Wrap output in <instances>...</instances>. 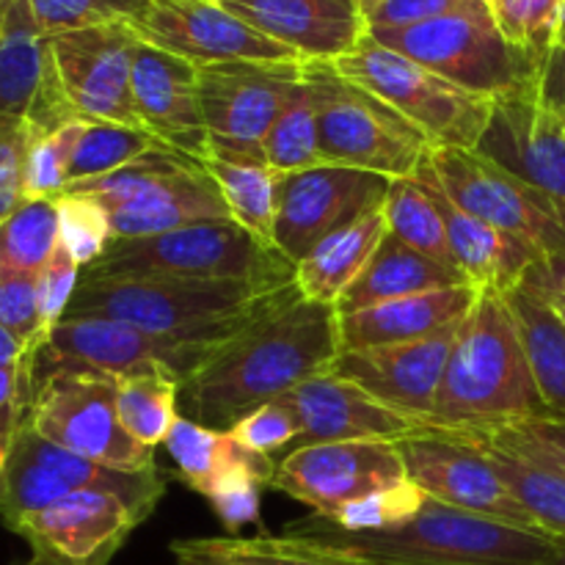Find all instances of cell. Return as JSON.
<instances>
[{
    "label": "cell",
    "instance_id": "cell-48",
    "mask_svg": "<svg viewBox=\"0 0 565 565\" xmlns=\"http://www.w3.org/2000/svg\"><path fill=\"white\" fill-rule=\"evenodd\" d=\"M230 434L235 436L241 445H246L248 450L274 458V452L296 445L298 425L290 408H287L285 403L274 401L254 408V412L246 414L243 419H237V423L230 428Z\"/></svg>",
    "mask_w": 565,
    "mask_h": 565
},
{
    "label": "cell",
    "instance_id": "cell-50",
    "mask_svg": "<svg viewBox=\"0 0 565 565\" xmlns=\"http://www.w3.org/2000/svg\"><path fill=\"white\" fill-rule=\"evenodd\" d=\"M489 6L483 0H381L364 22L367 31H397V28L423 25V22L439 20V17L456 14V11Z\"/></svg>",
    "mask_w": 565,
    "mask_h": 565
},
{
    "label": "cell",
    "instance_id": "cell-39",
    "mask_svg": "<svg viewBox=\"0 0 565 565\" xmlns=\"http://www.w3.org/2000/svg\"><path fill=\"white\" fill-rule=\"evenodd\" d=\"M154 147H160V141L149 130L116 125V121L86 119L81 138H77L75 154H72L70 182L66 185L110 174V171L138 160L141 154L152 152Z\"/></svg>",
    "mask_w": 565,
    "mask_h": 565
},
{
    "label": "cell",
    "instance_id": "cell-27",
    "mask_svg": "<svg viewBox=\"0 0 565 565\" xmlns=\"http://www.w3.org/2000/svg\"><path fill=\"white\" fill-rule=\"evenodd\" d=\"M166 450L177 461V478L202 497L215 494L232 480L252 478L274 486L279 461L248 450L230 430H215L188 417H177L166 436Z\"/></svg>",
    "mask_w": 565,
    "mask_h": 565
},
{
    "label": "cell",
    "instance_id": "cell-6",
    "mask_svg": "<svg viewBox=\"0 0 565 565\" xmlns=\"http://www.w3.org/2000/svg\"><path fill=\"white\" fill-rule=\"evenodd\" d=\"M303 77L318 110V138L326 163L353 166L390 180L417 174L430 138L373 92L348 81L331 61H307Z\"/></svg>",
    "mask_w": 565,
    "mask_h": 565
},
{
    "label": "cell",
    "instance_id": "cell-18",
    "mask_svg": "<svg viewBox=\"0 0 565 565\" xmlns=\"http://www.w3.org/2000/svg\"><path fill=\"white\" fill-rule=\"evenodd\" d=\"M141 519L108 491H75L11 524L36 565H110Z\"/></svg>",
    "mask_w": 565,
    "mask_h": 565
},
{
    "label": "cell",
    "instance_id": "cell-8",
    "mask_svg": "<svg viewBox=\"0 0 565 565\" xmlns=\"http://www.w3.org/2000/svg\"><path fill=\"white\" fill-rule=\"evenodd\" d=\"M331 64L348 81L359 83L401 110L430 138L434 147L478 149L491 121L494 99L445 81L408 55L384 47L373 36H364L351 53Z\"/></svg>",
    "mask_w": 565,
    "mask_h": 565
},
{
    "label": "cell",
    "instance_id": "cell-29",
    "mask_svg": "<svg viewBox=\"0 0 565 565\" xmlns=\"http://www.w3.org/2000/svg\"><path fill=\"white\" fill-rule=\"evenodd\" d=\"M458 285H469L458 270L445 268L436 259L425 257L417 248L406 246V243L386 232L384 241L379 243L375 254L370 257L367 268L359 274V279L337 301V315L359 312V309L375 307V303Z\"/></svg>",
    "mask_w": 565,
    "mask_h": 565
},
{
    "label": "cell",
    "instance_id": "cell-41",
    "mask_svg": "<svg viewBox=\"0 0 565 565\" xmlns=\"http://www.w3.org/2000/svg\"><path fill=\"white\" fill-rule=\"evenodd\" d=\"M461 434L478 436L511 456L539 463L565 478V423L561 419H524V423L489 430H461Z\"/></svg>",
    "mask_w": 565,
    "mask_h": 565
},
{
    "label": "cell",
    "instance_id": "cell-54",
    "mask_svg": "<svg viewBox=\"0 0 565 565\" xmlns=\"http://www.w3.org/2000/svg\"><path fill=\"white\" fill-rule=\"evenodd\" d=\"M28 406H31V403H17V406L6 408V412L0 414V480H3L6 467H9L17 436H20L22 425H25L28 419Z\"/></svg>",
    "mask_w": 565,
    "mask_h": 565
},
{
    "label": "cell",
    "instance_id": "cell-28",
    "mask_svg": "<svg viewBox=\"0 0 565 565\" xmlns=\"http://www.w3.org/2000/svg\"><path fill=\"white\" fill-rule=\"evenodd\" d=\"M50 77V42L28 0H0V121L31 119Z\"/></svg>",
    "mask_w": 565,
    "mask_h": 565
},
{
    "label": "cell",
    "instance_id": "cell-58",
    "mask_svg": "<svg viewBox=\"0 0 565 565\" xmlns=\"http://www.w3.org/2000/svg\"><path fill=\"white\" fill-rule=\"evenodd\" d=\"M565 44V0L561 6V20H557V31H555V47H563Z\"/></svg>",
    "mask_w": 565,
    "mask_h": 565
},
{
    "label": "cell",
    "instance_id": "cell-47",
    "mask_svg": "<svg viewBox=\"0 0 565 565\" xmlns=\"http://www.w3.org/2000/svg\"><path fill=\"white\" fill-rule=\"evenodd\" d=\"M42 132L28 119L0 121V221L25 202V171L33 141Z\"/></svg>",
    "mask_w": 565,
    "mask_h": 565
},
{
    "label": "cell",
    "instance_id": "cell-63",
    "mask_svg": "<svg viewBox=\"0 0 565 565\" xmlns=\"http://www.w3.org/2000/svg\"><path fill=\"white\" fill-rule=\"evenodd\" d=\"M33 563H36V561H33Z\"/></svg>",
    "mask_w": 565,
    "mask_h": 565
},
{
    "label": "cell",
    "instance_id": "cell-22",
    "mask_svg": "<svg viewBox=\"0 0 565 565\" xmlns=\"http://www.w3.org/2000/svg\"><path fill=\"white\" fill-rule=\"evenodd\" d=\"M298 425V447L323 441L386 439L397 441L425 425L375 403L367 392L334 373L315 375L279 397Z\"/></svg>",
    "mask_w": 565,
    "mask_h": 565
},
{
    "label": "cell",
    "instance_id": "cell-43",
    "mask_svg": "<svg viewBox=\"0 0 565 565\" xmlns=\"http://www.w3.org/2000/svg\"><path fill=\"white\" fill-rule=\"evenodd\" d=\"M44 36L83 31V28L132 22L147 0H28Z\"/></svg>",
    "mask_w": 565,
    "mask_h": 565
},
{
    "label": "cell",
    "instance_id": "cell-2",
    "mask_svg": "<svg viewBox=\"0 0 565 565\" xmlns=\"http://www.w3.org/2000/svg\"><path fill=\"white\" fill-rule=\"evenodd\" d=\"M303 292L290 285L177 279V276H81L64 318H110L154 334L221 348Z\"/></svg>",
    "mask_w": 565,
    "mask_h": 565
},
{
    "label": "cell",
    "instance_id": "cell-13",
    "mask_svg": "<svg viewBox=\"0 0 565 565\" xmlns=\"http://www.w3.org/2000/svg\"><path fill=\"white\" fill-rule=\"evenodd\" d=\"M390 185V177L337 163L276 174L274 246L303 263L326 237L384 207Z\"/></svg>",
    "mask_w": 565,
    "mask_h": 565
},
{
    "label": "cell",
    "instance_id": "cell-38",
    "mask_svg": "<svg viewBox=\"0 0 565 565\" xmlns=\"http://www.w3.org/2000/svg\"><path fill=\"white\" fill-rule=\"evenodd\" d=\"M58 243L55 199H25L9 218L0 221V268L39 274Z\"/></svg>",
    "mask_w": 565,
    "mask_h": 565
},
{
    "label": "cell",
    "instance_id": "cell-9",
    "mask_svg": "<svg viewBox=\"0 0 565 565\" xmlns=\"http://www.w3.org/2000/svg\"><path fill=\"white\" fill-rule=\"evenodd\" d=\"M425 163L458 207L522 241L539 263L565 254V204L555 196L478 149L434 147Z\"/></svg>",
    "mask_w": 565,
    "mask_h": 565
},
{
    "label": "cell",
    "instance_id": "cell-31",
    "mask_svg": "<svg viewBox=\"0 0 565 565\" xmlns=\"http://www.w3.org/2000/svg\"><path fill=\"white\" fill-rule=\"evenodd\" d=\"M177 565H370L334 546L298 535L180 539L169 546Z\"/></svg>",
    "mask_w": 565,
    "mask_h": 565
},
{
    "label": "cell",
    "instance_id": "cell-56",
    "mask_svg": "<svg viewBox=\"0 0 565 565\" xmlns=\"http://www.w3.org/2000/svg\"><path fill=\"white\" fill-rule=\"evenodd\" d=\"M31 356L33 353L28 351V348L22 345V342L17 340L9 329H3V326H0V370L22 367V364L31 362Z\"/></svg>",
    "mask_w": 565,
    "mask_h": 565
},
{
    "label": "cell",
    "instance_id": "cell-61",
    "mask_svg": "<svg viewBox=\"0 0 565 565\" xmlns=\"http://www.w3.org/2000/svg\"><path fill=\"white\" fill-rule=\"evenodd\" d=\"M483 3H489V9H491V6H494V3H497V0H483Z\"/></svg>",
    "mask_w": 565,
    "mask_h": 565
},
{
    "label": "cell",
    "instance_id": "cell-35",
    "mask_svg": "<svg viewBox=\"0 0 565 565\" xmlns=\"http://www.w3.org/2000/svg\"><path fill=\"white\" fill-rule=\"evenodd\" d=\"M384 218L386 232L403 241L406 246L417 248L425 257L436 259L445 268H456L450 254V243H447L445 221H441L436 199L428 185L417 180V177H406V180H392L390 193L384 202ZM461 274V270H458Z\"/></svg>",
    "mask_w": 565,
    "mask_h": 565
},
{
    "label": "cell",
    "instance_id": "cell-15",
    "mask_svg": "<svg viewBox=\"0 0 565 565\" xmlns=\"http://www.w3.org/2000/svg\"><path fill=\"white\" fill-rule=\"evenodd\" d=\"M406 480L397 441L356 439L296 447L276 467L274 489L312 508L315 516L331 519L351 502Z\"/></svg>",
    "mask_w": 565,
    "mask_h": 565
},
{
    "label": "cell",
    "instance_id": "cell-23",
    "mask_svg": "<svg viewBox=\"0 0 565 565\" xmlns=\"http://www.w3.org/2000/svg\"><path fill=\"white\" fill-rule=\"evenodd\" d=\"M254 31L296 50L303 61H337L364 36L359 0H215Z\"/></svg>",
    "mask_w": 565,
    "mask_h": 565
},
{
    "label": "cell",
    "instance_id": "cell-10",
    "mask_svg": "<svg viewBox=\"0 0 565 565\" xmlns=\"http://www.w3.org/2000/svg\"><path fill=\"white\" fill-rule=\"evenodd\" d=\"M218 348L154 334L110 318H64L50 329L31 356V381L53 373H92L125 379L149 367H166L185 384Z\"/></svg>",
    "mask_w": 565,
    "mask_h": 565
},
{
    "label": "cell",
    "instance_id": "cell-36",
    "mask_svg": "<svg viewBox=\"0 0 565 565\" xmlns=\"http://www.w3.org/2000/svg\"><path fill=\"white\" fill-rule=\"evenodd\" d=\"M472 436V434H467ZM489 456L491 467L502 478V483L513 491L524 511L535 519L544 533L555 535V539H565V478L563 475L552 472V469L539 467L533 461L511 456V452L500 450V447L489 445V441L472 436Z\"/></svg>",
    "mask_w": 565,
    "mask_h": 565
},
{
    "label": "cell",
    "instance_id": "cell-12",
    "mask_svg": "<svg viewBox=\"0 0 565 565\" xmlns=\"http://www.w3.org/2000/svg\"><path fill=\"white\" fill-rule=\"evenodd\" d=\"M28 425L42 439L121 472L154 469V450L132 439L116 412V381L92 373H53L33 384Z\"/></svg>",
    "mask_w": 565,
    "mask_h": 565
},
{
    "label": "cell",
    "instance_id": "cell-59",
    "mask_svg": "<svg viewBox=\"0 0 565 565\" xmlns=\"http://www.w3.org/2000/svg\"><path fill=\"white\" fill-rule=\"evenodd\" d=\"M550 565H565V539H557V544H555V557H552Z\"/></svg>",
    "mask_w": 565,
    "mask_h": 565
},
{
    "label": "cell",
    "instance_id": "cell-32",
    "mask_svg": "<svg viewBox=\"0 0 565 565\" xmlns=\"http://www.w3.org/2000/svg\"><path fill=\"white\" fill-rule=\"evenodd\" d=\"M384 235L386 218L384 207H381L326 237L303 263L296 265V281L303 298L337 307L342 292L367 268L370 257L384 241Z\"/></svg>",
    "mask_w": 565,
    "mask_h": 565
},
{
    "label": "cell",
    "instance_id": "cell-24",
    "mask_svg": "<svg viewBox=\"0 0 565 565\" xmlns=\"http://www.w3.org/2000/svg\"><path fill=\"white\" fill-rule=\"evenodd\" d=\"M428 158V154H425ZM417 177L423 185L430 188L436 199V207H439L441 221H445L447 230V243H450V254L456 268L461 270L463 279L469 281L478 290H500L508 292L524 281L527 270L539 263L533 252L524 246L516 237L505 235L497 226L486 224L478 215L467 213V210L458 207L450 196L445 193V188L439 185V180L434 177V171L428 169V163H419Z\"/></svg>",
    "mask_w": 565,
    "mask_h": 565
},
{
    "label": "cell",
    "instance_id": "cell-4",
    "mask_svg": "<svg viewBox=\"0 0 565 565\" xmlns=\"http://www.w3.org/2000/svg\"><path fill=\"white\" fill-rule=\"evenodd\" d=\"M287 535L318 541L370 565H550L557 539L425 500L408 522L375 533H348L320 516L292 522Z\"/></svg>",
    "mask_w": 565,
    "mask_h": 565
},
{
    "label": "cell",
    "instance_id": "cell-1",
    "mask_svg": "<svg viewBox=\"0 0 565 565\" xmlns=\"http://www.w3.org/2000/svg\"><path fill=\"white\" fill-rule=\"evenodd\" d=\"M340 351L337 307L301 296L221 345L180 386L185 417L230 430L254 408L329 373Z\"/></svg>",
    "mask_w": 565,
    "mask_h": 565
},
{
    "label": "cell",
    "instance_id": "cell-17",
    "mask_svg": "<svg viewBox=\"0 0 565 565\" xmlns=\"http://www.w3.org/2000/svg\"><path fill=\"white\" fill-rule=\"evenodd\" d=\"M127 25L141 42L196 66L226 61H303L296 50L254 31L215 0H147L141 14Z\"/></svg>",
    "mask_w": 565,
    "mask_h": 565
},
{
    "label": "cell",
    "instance_id": "cell-45",
    "mask_svg": "<svg viewBox=\"0 0 565 565\" xmlns=\"http://www.w3.org/2000/svg\"><path fill=\"white\" fill-rule=\"evenodd\" d=\"M561 6L563 0H497L491 14L505 39L546 58L555 47Z\"/></svg>",
    "mask_w": 565,
    "mask_h": 565
},
{
    "label": "cell",
    "instance_id": "cell-42",
    "mask_svg": "<svg viewBox=\"0 0 565 565\" xmlns=\"http://www.w3.org/2000/svg\"><path fill=\"white\" fill-rule=\"evenodd\" d=\"M86 119H72L55 130L42 132L33 141L28 154L25 196L28 199H55L70 182V163L75 154Z\"/></svg>",
    "mask_w": 565,
    "mask_h": 565
},
{
    "label": "cell",
    "instance_id": "cell-44",
    "mask_svg": "<svg viewBox=\"0 0 565 565\" xmlns=\"http://www.w3.org/2000/svg\"><path fill=\"white\" fill-rule=\"evenodd\" d=\"M425 500H428L425 491L417 489L412 480H406V483L375 491V494H367L362 497V500L351 502V505L337 511L334 516L326 519V522H331L340 530H348V533H375V530H390L408 522V519H414L423 511Z\"/></svg>",
    "mask_w": 565,
    "mask_h": 565
},
{
    "label": "cell",
    "instance_id": "cell-19",
    "mask_svg": "<svg viewBox=\"0 0 565 565\" xmlns=\"http://www.w3.org/2000/svg\"><path fill=\"white\" fill-rule=\"evenodd\" d=\"M458 329L461 326H452L441 334L401 345L340 351L329 373L351 381L381 406L428 425Z\"/></svg>",
    "mask_w": 565,
    "mask_h": 565
},
{
    "label": "cell",
    "instance_id": "cell-7",
    "mask_svg": "<svg viewBox=\"0 0 565 565\" xmlns=\"http://www.w3.org/2000/svg\"><path fill=\"white\" fill-rule=\"evenodd\" d=\"M367 36L428 66L445 81L489 99L535 88L544 66L541 55L505 39L489 6L397 31H367Z\"/></svg>",
    "mask_w": 565,
    "mask_h": 565
},
{
    "label": "cell",
    "instance_id": "cell-34",
    "mask_svg": "<svg viewBox=\"0 0 565 565\" xmlns=\"http://www.w3.org/2000/svg\"><path fill=\"white\" fill-rule=\"evenodd\" d=\"M204 171L215 180L221 196L235 224L257 235L259 241L274 243L276 226V174L265 163L254 160H226L207 158L202 160Z\"/></svg>",
    "mask_w": 565,
    "mask_h": 565
},
{
    "label": "cell",
    "instance_id": "cell-5",
    "mask_svg": "<svg viewBox=\"0 0 565 565\" xmlns=\"http://www.w3.org/2000/svg\"><path fill=\"white\" fill-rule=\"evenodd\" d=\"M92 279L114 276H177V279L290 285L296 263L274 243L259 241L235 221L185 226L141 241H114L94 265L81 270Z\"/></svg>",
    "mask_w": 565,
    "mask_h": 565
},
{
    "label": "cell",
    "instance_id": "cell-30",
    "mask_svg": "<svg viewBox=\"0 0 565 565\" xmlns=\"http://www.w3.org/2000/svg\"><path fill=\"white\" fill-rule=\"evenodd\" d=\"M502 296L516 320L519 340L546 408V419L565 423V320L546 301L544 292L527 281H519Z\"/></svg>",
    "mask_w": 565,
    "mask_h": 565
},
{
    "label": "cell",
    "instance_id": "cell-21",
    "mask_svg": "<svg viewBox=\"0 0 565 565\" xmlns=\"http://www.w3.org/2000/svg\"><path fill=\"white\" fill-rule=\"evenodd\" d=\"M535 88L494 99L478 152L565 204V121L541 105Z\"/></svg>",
    "mask_w": 565,
    "mask_h": 565
},
{
    "label": "cell",
    "instance_id": "cell-40",
    "mask_svg": "<svg viewBox=\"0 0 565 565\" xmlns=\"http://www.w3.org/2000/svg\"><path fill=\"white\" fill-rule=\"evenodd\" d=\"M55 207H58L61 246L81 265V270L97 263L114 243L108 210L94 199L72 196V193H58Z\"/></svg>",
    "mask_w": 565,
    "mask_h": 565
},
{
    "label": "cell",
    "instance_id": "cell-11",
    "mask_svg": "<svg viewBox=\"0 0 565 565\" xmlns=\"http://www.w3.org/2000/svg\"><path fill=\"white\" fill-rule=\"evenodd\" d=\"M307 61H226L196 66L207 154L263 160V138L303 86Z\"/></svg>",
    "mask_w": 565,
    "mask_h": 565
},
{
    "label": "cell",
    "instance_id": "cell-62",
    "mask_svg": "<svg viewBox=\"0 0 565 565\" xmlns=\"http://www.w3.org/2000/svg\"><path fill=\"white\" fill-rule=\"evenodd\" d=\"M28 565H36V563H33V561H31V563H28Z\"/></svg>",
    "mask_w": 565,
    "mask_h": 565
},
{
    "label": "cell",
    "instance_id": "cell-25",
    "mask_svg": "<svg viewBox=\"0 0 565 565\" xmlns=\"http://www.w3.org/2000/svg\"><path fill=\"white\" fill-rule=\"evenodd\" d=\"M478 287L472 285H458L340 315V348L362 351V348L401 345V342L441 334L463 323L478 301Z\"/></svg>",
    "mask_w": 565,
    "mask_h": 565
},
{
    "label": "cell",
    "instance_id": "cell-46",
    "mask_svg": "<svg viewBox=\"0 0 565 565\" xmlns=\"http://www.w3.org/2000/svg\"><path fill=\"white\" fill-rule=\"evenodd\" d=\"M0 326L9 329L31 353L42 345L47 329L39 312L36 274L0 268Z\"/></svg>",
    "mask_w": 565,
    "mask_h": 565
},
{
    "label": "cell",
    "instance_id": "cell-14",
    "mask_svg": "<svg viewBox=\"0 0 565 565\" xmlns=\"http://www.w3.org/2000/svg\"><path fill=\"white\" fill-rule=\"evenodd\" d=\"M397 450L406 463L408 480L430 500L475 516L544 533L502 483L486 450L472 436L425 425L417 434L397 439Z\"/></svg>",
    "mask_w": 565,
    "mask_h": 565
},
{
    "label": "cell",
    "instance_id": "cell-33",
    "mask_svg": "<svg viewBox=\"0 0 565 565\" xmlns=\"http://www.w3.org/2000/svg\"><path fill=\"white\" fill-rule=\"evenodd\" d=\"M180 381L166 367L138 370L116 381V412L127 434L143 447L166 445L171 425L177 423Z\"/></svg>",
    "mask_w": 565,
    "mask_h": 565
},
{
    "label": "cell",
    "instance_id": "cell-3",
    "mask_svg": "<svg viewBox=\"0 0 565 565\" xmlns=\"http://www.w3.org/2000/svg\"><path fill=\"white\" fill-rule=\"evenodd\" d=\"M516 320L500 290H480L441 375L430 428L489 430L544 419Z\"/></svg>",
    "mask_w": 565,
    "mask_h": 565
},
{
    "label": "cell",
    "instance_id": "cell-26",
    "mask_svg": "<svg viewBox=\"0 0 565 565\" xmlns=\"http://www.w3.org/2000/svg\"><path fill=\"white\" fill-rule=\"evenodd\" d=\"M105 210H108L114 241H141V237L166 235L185 226L232 221L218 185L202 163L143 196L105 204Z\"/></svg>",
    "mask_w": 565,
    "mask_h": 565
},
{
    "label": "cell",
    "instance_id": "cell-52",
    "mask_svg": "<svg viewBox=\"0 0 565 565\" xmlns=\"http://www.w3.org/2000/svg\"><path fill=\"white\" fill-rule=\"evenodd\" d=\"M535 92H539L541 105H546L557 119L565 121V44L550 50L544 66H541L539 88Z\"/></svg>",
    "mask_w": 565,
    "mask_h": 565
},
{
    "label": "cell",
    "instance_id": "cell-53",
    "mask_svg": "<svg viewBox=\"0 0 565 565\" xmlns=\"http://www.w3.org/2000/svg\"><path fill=\"white\" fill-rule=\"evenodd\" d=\"M33 381H31V362L14 370H0V414L17 403H31Z\"/></svg>",
    "mask_w": 565,
    "mask_h": 565
},
{
    "label": "cell",
    "instance_id": "cell-57",
    "mask_svg": "<svg viewBox=\"0 0 565 565\" xmlns=\"http://www.w3.org/2000/svg\"><path fill=\"white\" fill-rule=\"evenodd\" d=\"M541 292H544V290H541ZM544 296H546V301L555 307V312L565 320V296H561V292H544Z\"/></svg>",
    "mask_w": 565,
    "mask_h": 565
},
{
    "label": "cell",
    "instance_id": "cell-60",
    "mask_svg": "<svg viewBox=\"0 0 565 565\" xmlns=\"http://www.w3.org/2000/svg\"><path fill=\"white\" fill-rule=\"evenodd\" d=\"M379 3H381V0H359V9H362V14L367 17L370 11H373Z\"/></svg>",
    "mask_w": 565,
    "mask_h": 565
},
{
    "label": "cell",
    "instance_id": "cell-51",
    "mask_svg": "<svg viewBox=\"0 0 565 565\" xmlns=\"http://www.w3.org/2000/svg\"><path fill=\"white\" fill-rule=\"evenodd\" d=\"M263 489L265 483L252 478L232 480V483L221 486L215 494H210V505H213L215 516L221 519L232 535L241 533L243 524H259V508H263Z\"/></svg>",
    "mask_w": 565,
    "mask_h": 565
},
{
    "label": "cell",
    "instance_id": "cell-37",
    "mask_svg": "<svg viewBox=\"0 0 565 565\" xmlns=\"http://www.w3.org/2000/svg\"><path fill=\"white\" fill-rule=\"evenodd\" d=\"M259 147H263L265 166L274 174H292V171H307L326 163L318 138V110H315L307 77L296 97L276 116Z\"/></svg>",
    "mask_w": 565,
    "mask_h": 565
},
{
    "label": "cell",
    "instance_id": "cell-55",
    "mask_svg": "<svg viewBox=\"0 0 565 565\" xmlns=\"http://www.w3.org/2000/svg\"><path fill=\"white\" fill-rule=\"evenodd\" d=\"M524 281L533 285L535 290L561 292V296H565V254L535 263L527 270V276H524Z\"/></svg>",
    "mask_w": 565,
    "mask_h": 565
},
{
    "label": "cell",
    "instance_id": "cell-20",
    "mask_svg": "<svg viewBox=\"0 0 565 565\" xmlns=\"http://www.w3.org/2000/svg\"><path fill=\"white\" fill-rule=\"evenodd\" d=\"M130 86L143 130L174 152L207 158L210 136L199 103L196 64L138 39Z\"/></svg>",
    "mask_w": 565,
    "mask_h": 565
},
{
    "label": "cell",
    "instance_id": "cell-49",
    "mask_svg": "<svg viewBox=\"0 0 565 565\" xmlns=\"http://www.w3.org/2000/svg\"><path fill=\"white\" fill-rule=\"evenodd\" d=\"M77 281H81V265H77L75 259L70 257V252L58 243L53 257H50L47 265L36 274L39 312H42L47 334L58 320H64L66 309H70L72 303V296H75L77 290Z\"/></svg>",
    "mask_w": 565,
    "mask_h": 565
},
{
    "label": "cell",
    "instance_id": "cell-16",
    "mask_svg": "<svg viewBox=\"0 0 565 565\" xmlns=\"http://www.w3.org/2000/svg\"><path fill=\"white\" fill-rule=\"evenodd\" d=\"M47 42L55 81L77 119L143 130L130 86L138 36L127 22L58 33Z\"/></svg>",
    "mask_w": 565,
    "mask_h": 565
}]
</instances>
